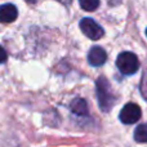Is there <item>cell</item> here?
<instances>
[{"instance_id":"cell-1","label":"cell","mask_w":147,"mask_h":147,"mask_svg":"<svg viewBox=\"0 0 147 147\" xmlns=\"http://www.w3.org/2000/svg\"><path fill=\"white\" fill-rule=\"evenodd\" d=\"M96 88H97V98H98L99 109L103 112H109L110 110L114 107L115 102H116V97L112 93V89L110 83L105 76L98 78L96 81Z\"/></svg>"},{"instance_id":"cell-2","label":"cell","mask_w":147,"mask_h":147,"mask_svg":"<svg viewBox=\"0 0 147 147\" xmlns=\"http://www.w3.org/2000/svg\"><path fill=\"white\" fill-rule=\"evenodd\" d=\"M116 66L124 75H133L140 69V61L132 52H123L116 58Z\"/></svg>"},{"instance_id":"cell-3","label":"cell","mask_w":147,"mask_h":147,"mask_svg":"<svg viewBox=\"0 0 147 147\" xmlns=\"http://www.w3.org/2000/svg\"><path fill=\"white\" fill-rule=\"evenodd\" d=\"M79 26H80L84 35L88 36L92 40H98V39H101L102 36L105 35L103 28H102L93 18H89V17L83 18V20L80 21V23H79Z\"/></svg>"},{"instance_id":"cell-4","label":"cell","mask_w":147,"mask_h":147,"mask_svg":"<svg viewBox=\"0 0 147 147\" xmlns=\"http://www.w3.org/2000/svg\"><path fill=\"white\" fill-rule=\"evenodd\" d=\"M141 107L136 103H127L119 114V119L123 124H136L141 119Z\"/></svg>"},{"instance_id":"cell-5","label":"cell","mask_w":147,"mask_h":147,"mask_svg":"<svg viewBox=\"0 0 147 147\" xmlns=\"http://www.w3.org/2000/svg\"><path fill=\"white\" fill-rule=\"evenodd\" d=\"M106 59H107V53L101 47H93L88 53L89 65H92V66H94V67L102 66V65L106 62Z\"/></svg>"},{"instance_id":"cell-6","label":"cell","mask_w":147,"mask_h":147,"mask_svg":"<svg viewBox=\"0 0 147 147\" xmlns=\"http://www.w3.org/2000/svg\"><path fill=\"white\" fill-rule=\"evenodd\" d=\"M18 17V10L13 4L0 5V22L10 23L14 22Z\"/></svg>"},{"instance_id":"cell-7","label":"cell","mask_w":147,"mask_h":147,"mask_svg":"<svg viewBox=\"0 0 147 147\" xmlns=\"http://www.w3.org/2000/svg\"><path fill=\"white\" fill-rule=\"evenodd\" d=\"M70 109L78 116H85L88 115V103L84 98H75L70 105Z\"/></svg>"},{"instance_id":"cell-8","label":"cell","mask_w":147,"mask_h":147,"mask_svg":"<svg viewBox=\"0 0 147 147\" xmlns=\"http://www.w3.org/2000/svg\"><path fill=\"white\" fill-rule=\"evenodd\" d=\"M134 140L138 143H147V124H141L136 128Z\"/></svg>"},{"instance_id":"cell-9","label":"cell","mask_w":147,"mask_h":147,"mask_svg":"<svg viewBox=\"0 0 147 147\" xmlns=\"http://www.w3.org/2000/svg\"><path fill=\"white\" fill-rule=\"evenodd\" d=\"M79 4L86 12H93L99 7V0H79Z\"/></svg>"},{"instance_id":"cell-10","label":"cell","mask_w":147,"mask_h":147,"mask_svg":"<svg viewBox=\"0 0 147 147\" xmlns=\"http://www.w3.org/2000/svg\"><path fill=\"white\" fill-rule=\"evenodd\" d=\"M141 93L145 99H147V70H145L142 75V80H141Z\"/></svg>"},{"instance_id":"cell-11","label":"cell","mask_w":147,"mask_h":147,"mask_svg":"<svg viewBox=\"0 0 147 147\" xmlns=\"http://www.w3.org/2000/svg\"><path fill=\"white\" fill-rule=\"evenodd\" d=\"M7 59H8L7 52H5V49L3 48V47H0V63H4Z\"/></svg>"},{"instance_id":"cell-12","label":"cell","mask_w":147,"mask_h":147,"mask_svg":"<svg viewBox=\"0 0 147 147\" xmlns=\"http://www.w3.org/2000/svg\"><path fill=\"white\" fill-rule=\"evenodd\" d=\"M58 1H59V3H62V4H66V5H67V4H70V3H71L72 0H58Z\"/></svg>"},{"instance_id":"cell-13","label":"cell","mask_w":147,"mask_h":147,"mask_svg":"<svg viewBox=\"0 0 147 147\" xmlns=\"http://www.w3.org/2000/svg\"><path fill=\"white\" fill-rule=\"evenodd\" d=\"M36 1H38V0H26V3H28V4H35Z\"/></svg>"},{"instance_id":"cell-14","label":"cell","mask_w":147,"mask_h":147,"mask_svg":"<svg viewBox=\"0 0 147 147\" xmlns=\"http://www.w3.org/2000/svg\"><path fill=\"white\" fill-rule=\"evenodd\" d=\"M146 36H147V28H146Z\"/></svg>"}]
</instances>
